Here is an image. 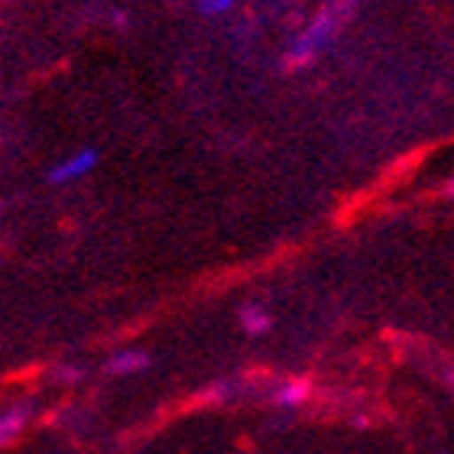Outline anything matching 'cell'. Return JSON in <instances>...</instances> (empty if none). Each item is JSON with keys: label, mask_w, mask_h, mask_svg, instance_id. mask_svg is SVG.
Returning <instances> with one entry per match:
<instances>
[{"label": "cell", "mask_w": 454, "mask_h": 454, "mask_svg": "<svg viewBox=\"0 0 454 454\" xmlns=\"http://www.w3.org/2000/svg\"><path fill=\"white\" fill-rule=\"evenodd\" d=\"M199 4L201 13H208V17H221V13H227V10L234 7L237 0H195Z\"/></svg>", "instance_id": "cell-6"}, {"label": "cell", "mask_w": 454, "mask_h": 454, "mask_svg": "<svg viewBox=\"0 0 454 454\" xmlns=\"http://www.w3.org/2000/svg\"><path fill=\"white\" fill-rule=\"evenodd\" d=\"M27 422H29V406H17V409H10V412H4V416H0V448L10 445V442L23 432Z\"/></svg>", "instance_id": "cell-4"}, {"label": "cell", "mask_w": 454, "mask_h": 454, "mask_svg": "<svg viewBox=\"0 0 454 454\" xmlns=\"http://www.w3.org/2000/svg\"><path fill=\"white\" fill-rule=\"evenodd\" d=\"M309 393H312L309 380H286L283 387L276 389V403H279L283 409H295L309 399Z\"/></svg>", "instance_id": "cell-5"}, {"label": "cell", "mask_w": 454, "mask_h": 454, "mask_svg": "<svg viewBox=\"0 0 454 454\" xmlns=\"http://www.w3.org/2000/svg\"><path fill=\"white\" fill-rule=\"evenodd\" d=\"M240 328H244L247 334L260 338V334H266L273 328V315L266 312L263 305H244V309H240Z\"/></svg>", "instance_id": "cell-3"}, {"label": "cell", "mask_w": 454, "mask_h": 454, "mask_svg": "<svg viewBox=\"0 0 454 454\" xmlns=\"http://www.w3.org/2000/svg\"><path fill=\"white\" fill-rule=\"evenodd\" d=\"M98 166V150H75L72 156H66L62 162H56L52 169H49V182H56V185H62V182H75V179H85L88 172Z\"/></svg>", "instance_id": "cell-1"}, {"label": "cell", "mask_w": 454, "mask_h": 454, "mask_svg": "<svg viewBox=\"0 0 454 454\" xmlns=\"http://www.w3.org/2000/svg\"><path fill=\"white\" fill-rule=\"evenodd\" d=\"M153 364V357L146 350H121V354H114L107 360V373L114 377H130V373H140Z\"/></svg>", "instance_id": "cell-2"}]
</instances>
